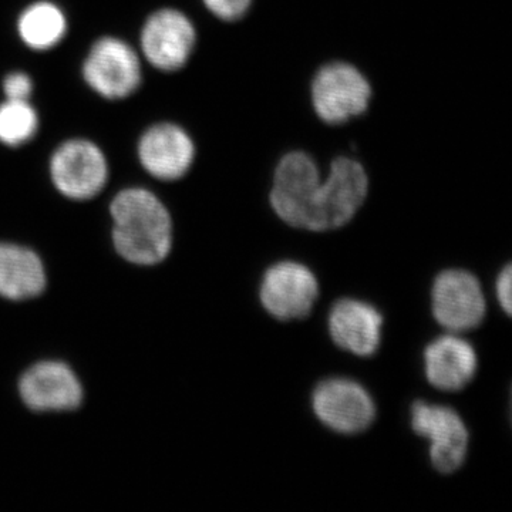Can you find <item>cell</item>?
I'll return each mask as SVG.
<instances>
[{
    "instance_id": "obj_1",
    "label": "cell",
    "mask_w": 512,
    "mask_h": 512,
    "mask_svg": "<svg viewBox=\"0 0 512 512\" xmlns=\"http://www.w3.org/2000/svg\"><path fill=\"white\" fill-rule=\"evenodd\" d=\"M113 244L121 258L136 265H157L173 247V220L154 192L121 190L110 204Z\"/></svg>"
},
{
    "instance_id": "obj_2",
    "label": "cell",
    "mask_w": 512,
    "mask_h": 512,
    "mask_svg": "<svg viewBox=\"0 0 512 512\" xmlns=\"http://www.w3.org/2000/svg\"><path fill=\"white\" fill-rule=\"evenodd\" d=\"M82 77L101 99H128L143 83L140 53L120 37H100L84 57Z\"/></svg>"
},
{
    "instance_id": "obj_3",
    "label": "cell",
    "mask_w": 512,
    "mask_h": 512,
    "mask_svg": "<svg viewBox=\"0 0 512 512\" xmlns=\"http://www.w3.org/2000/svg\"><path fill=\"white\" fill-rule=\"evenodd\" d=\"M109 173L106 154L89 138L63 141L50 156V180L69 200H92L106 187Z\"/></svg>"
},
{
    "instance_id": "obj_4",
    "label": "cell",
    "mask_w": 512,
    "mask_h": 512,
    "mask_svg": "<svg viewBox=\"0 0 512 512\" xmlns=\"http://www.w3.org/2000/svg\"><path fill=\"white\" fill-rule=\"evenodd\" d=\"M369 191V178L362 164L348 157L336 158L328 177L322 180L318 201L306 229L325 232L342 228L360 210Z\"/></svg>"
},
{
    "instance_id": "obj_5",
    "label": "cell",
    "mask_w": 512,
    "mask_h": 512,
    "mask_svg": "<svg viewBox=\"0 0 512 512\" xmlns=\"http://www.w3.org/2000/svg\"><path fill=\"white\" fill-rule=\"evenodd\" d=\"M370 99V83L352 64H326L313 79V109L325 123L342 124L360 116L369 107Z\"/></svg>"
},
{
    "instance_id": "obj_6",
    "label": "cell",
    "mask_w": 512,
    "mask_h": 512,
    "mask_svg": "<svg viewBox=\"0 0 512 512\" xmlns=\"http://www.w3.org/2000/svg\"><path fill=\"white\" fill-rule=\"evenodd\" d=\"M197 30L181 10L158 9L140 32V56L154 69L173 73L183 69L194 53Z\"/></svg>"
},
{
    "instance_id": "obj_7",
    "label": "cell",
    "mask_w": 512,
    "mask_h": 512,
    "mask_svg": "<svg viewBox=\"0 0 512 512\" xmlns=\"http://www.w3.org/2000/svg\"><path fill=\"white\" fill-rule=\"evenodd\" d=\"M320 184L322 177L311 156L302 151L286 154L276 167L269 197L275 214L291 227L305 229L318 200Z\"/></svg>"
},
{
    "instance_id": "obj_8",
    "label": "cell",
    "mask_w": 512,
    "mask_h": 512,
    "mask_svg": "<svg viewBox=\"0 0 512 512\" xmlns=\"http://www.w3.org/2000/svg\"><path fill=\"white\" fill-rule=\"evenodd\" d=\"M194 140L185 128L164 121L144 131L137 143V157L141 167L156 180H181L195 161Z\"/></svg>"
},
{
    "instance_id": "obj_9",
    "label": "cell",
    "mask_w": 512,
    "mask_h": 512,
    "mask_svg": "<svg viewBox=\"0 0 512 512\" xmlns=\"http://www.w3.org/2000/svg\"><path fill=\"white\" fill-rule=\"evenodd\" d=\"M312 406L318 419L340 434L362 433L376 417L372 397L352 380L330 379L320 383L313 393Z\"/></svg>"
},
{
    "instance_id": "obj_10",
    "label": "cell",
    "mask_w": 512,
    "mask_h": 512,
    "mask_svg": "<svg viewBox=\"0 0 512 512\" xmlns=\"http://www.w3.org/2000/svg\"><path fill=\"white\" fill-rule=\"evenodd\" d=\"M412 427L430 440V458L440 473L451 474L466 461L468 433L454 410L417 402L412 409Z\"/></svg>"
},
{
    "instance_id": "obj_11",
    "label": "cell",
    "mask_w": 512,
    "mask_h": 512,
    "mask_svg": "<svg viewBox=\"0 0 512 512\" xmlns=\"http://www.w3.org/2000/svg\"><path fill=\"white\" fill-rule=\"evenodd\" d=\"M433 313L450 332L476 329L485 316L483 289L476 276L466 271L443 272L433 286Z\"/></svg>"
},
{
    "instance_id": "obj_12",
    "label": "cell",
    "mask_w": 512,
    "mask_h": 512,
    "mask_svg": "<svg viewBox=\"0 0 512 512\" xmlns=\"http://www.w3.org/2000/svg\"><path fill=\"white\" fill-rule=\"evenodd\" d=\"M319 295L315 275L296 262H281L266 271L261 302L279 320L302 319L311 313Z\"/></svg>"
},
{
    "instance_id": "obj_13",
    "label": "cell",
    "mask_w": 512,
    "mask_h": 512,
    "mask_svg": "<svg viewBox=\"0 0 512 512\" xmlns=\"http://www.w3.org/2000/svg\"><path fill=\"white\" fill-rule=\"evenodd\" d=\"M23 403L35 412H69L82 404L83 387L69 366L42 362L30 367L19 382Z\"/></svg>"
},
{
    "instance_id": "obj_14",
    "label": "cell",
    "mask_w": 512,
    "mask_h": 512,
    "mask_svg": "<svg viewBox=\"0 0 512 512\" xmlns=\"http://www.w3.org/2000/svg\"><path fill=\"white\" fill-rule=\"evenodd\" d=\"M383 318L377 309L355 299H342L332 308L329 330L340 349L357 356H372L382 339Z\"/></svg>"
},
{
    "instance_id": "obj_15",
    "label": "cell",
    "mask_w": 512,
    "mask_h": 512,
    "mask_svg": "<svg viewBox=\"0 0 512 512\" xmlns=\"http://www.w3.org/2000/svg\"><path fill=\"white\" fill-rule=\"evenodd\" d=\"M426 376L430 384L444 392H457L477 373L476 350L466 340L443 336L424 352Z\"/></svg>"
},
{
    "instance_id": "obj_16",
    "label": "cell",
    "mask_w": 512,
    "mask_h": 512,
    "mask_svg": "<svg viewBox=\"0 0 512 512\" xmlns=\"http://www.w3.org/2000/svg\"><path fill=\"white\" fill-rule=\"evenodd\" d=\"M45 288L46 271L39 255L22 245L0 242V296L25 301Z\"/></svg>"
},
{
    "instance_id": "obj_17",
    "label": "cell",
    "mask_w": 512,
    "mask_h": 512,
    "mask_svg": "<svg viewBox=\"0 0 512 512\" xmlns=\"http://www.w3.org/2000/svg\"><path fill=\"white\" fill-rule=\"evenodd\" d=\"M19 39L35 52H47L63 42L69 30L66 13L50 0L30 3L16 22Z\"/></svg>"
},
{
    "instance_id": "obj_18",
    "label": "cell",
    "mask_w": 512,
    "mask_h": 512,
    "mask_svg": "<svg viewBox=\"0 0 512 512\" xmlns=\"http://www.w3.org/2000/svg\"><path fill=\"white\" fill-rule=\"evenodd\" d=\"M39 113L30 100L0 103V144L9 148L25 146L39 131Z\"/></svg>"
},
{
    "instance_id": "obj_19",
    "label": "cell",
    "mask_w": 512,
    "mask_h": 512,
    "mask_svg": "<svg viewBox=\"0 0 512 512\" xmlns=\"http://www.w3.org/2000/svg\"><path fill=\"white\" fill-rule=\"evenodd\" d=\"M202 3L215 18L235 22L248 12L252 0H202Z\"/></svg>"
},
{
    "instance_id": "obj_20",
    "label": "cell",
    "mask_w": 512,
    "mask_h": 512,
    "mask_svg": "<svg viewBox=\"0 0 512 512\" xmlns=\"http://www.w3.org/2000/svg\"><path fill=\"white\" fill-rule=\"evenodd\" d=\"M33 89H35V84H33L32 77L25 72H10L2 82L6 100H30Z\"/></svg>"
},
{
    "instance_id": "obj_21",
    "label": "cell",
    "mask_w": 512,
    "mask_h": 512,
    "mask_svg": "<svg viewBox=\"0 0 512 512\" xmlns=\"http://www.w3.org/2000/svg\"><path fill=\"white\" fill-rule=\"evenodd\" d=\"M497 298L501 308L507 315H511L512 311V268L511 265L505 266L503 272L497 279Z\"/></svg>"
}]
</instances>
